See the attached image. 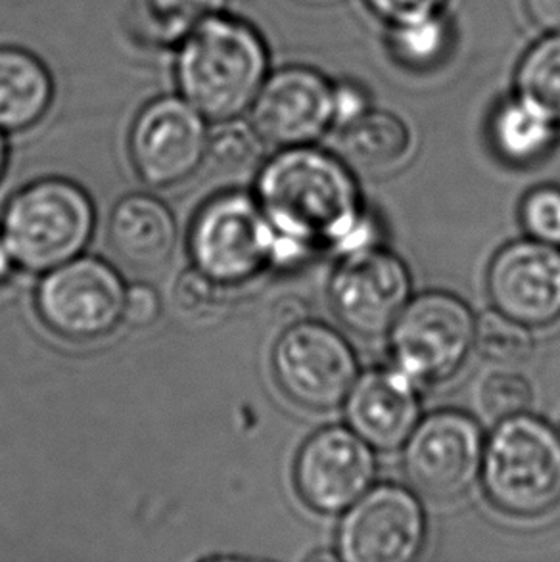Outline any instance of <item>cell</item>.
<instances>
[{"label":"cell","instance_id":"obj_20","mask_svg":"<svg viewBox=\"0 0 560 562\" xmlns=\"http://www.w3.org/2000/svg\"><path fill=\"white\" fill-rule=\"evenodd\" d=\"M557 127L559 123L520 94L503 102L490 125L495 150L515 166H531L547 158L557 143Z\"/></svg>","mask_w":560,"mask_h":562},{"label":"cell","instance_id":"obj_4","mask_svg":"<svg viewBox=\"0 0 560 562\" xmlns=\"http://www.w3.org/2000/svg\"><path fill=\"white\" fill-rule=\"evenodd\" d=\"M94 233V205L79 184L43 179L20 190L2 215V238L14 263L46 273L76 259Z\"/></svg>","mask_w":560,"mask_h":562},{"label":"cell","instance_id":"obj_28","mask_svg":"<svg viewBox=\"0 0 560 562\" xmlns=\"http://www.w3.org/2000/svg\"><path fill=\"white\" fill-rule=\"evenodd\" d=\"M175 302L192 319H208L223 310L225 292L221 282L213 281L200 269H190L177 281Z\"/></svg>","mask_w":560,"mask_h":562},{"label":"cell","instance_id":"obj_9","mask_svg":"<svg viewBox=\"0 0 560 562\" xmlns=\"http://www.w3.org/2000/svg\"><path fill=\"white\" fill-rule=\"evenodd\" d=\"M484 434L474 418L446 409L421 418L403 446V471L415 490L451 502L480 479Z\"/></svg>","mask_w":560,"mask_h":562},{"label":"cell","instance_id":"obj_32","mask_svg":"<svg viewBox=\"0 0 560 562\" xmlns=\"http://www.w3.org/2000/svg\"><path fill=\"white\" fill-rule=\"evenodd\" d=\"M534 23L549 33L560 31V0H524Z\"/></svg>","mask_w":560,"mask_h":562},{"label":"cell","instance_id":"obj_3","mask_svg":"<svg viewBox=\"0 0 560 562\" xmlns=\"http://www.w3.org/2000/svg\"><path fill=\"white\" fill-rule=\"evenodd\" d=\"M488 502L508 517H544L560 505V432L528 411L501 418L480 471Z\"/></svg>","mask_w":560,"mask_h":562},{"label":"cell","instance_id":"obj_6","mask_svg":"<svg viewBox=\"0 0 560 562\" xmlns=\"http://www.w3.org/2000/svg\"><path fill=\"white\" fill-rule=\"evenodd\" d=\"M477 317L461 297L432 290L410 300L390 328L395 367L417 384L451 379L474 348Z\"/></svg>","mask_w":560,"mask_h":562},{"label":"cell","instance_id":"obj_5","mask_svg":"<svg viewBox=\"0 0 560 562\" xmlns=\"http://www.w3.org/2000/svg\"><path fill=\"white\" fill-rule=\"evenodd\" d=\"M197 269L223 286H236L277 259V235L258 200L227 192L210 200L190 228Z\"/></svg>","mask_w":560,"mask_h":562},{"label":"cell","instance_id":"obj_19","mask_svg":"<svg viewBox=\"0 0 560 562\" xmlns=\"http://www.w3.org/2000/svg\"><path fill=\"white\" fill-rule=\"evenodd\" d=\"M411 138L407 125L388 112H365L344 125L340 150L351 168L380 176L402 166L410 158Z\"/></svg>","mask_w":560,"mask_h":562},{"label":"cell","instance_id":"obj_26","mask_svg":"<svg viewBox=\"0 0 560 562\" xmlns=\"http://www.w3.org/2000/svg\"><path fill=\"white\" fill-rule=\"evenodd\" d=\"M478 397L482 409L495 420H501L530 409L534 403V387L530 380L523 374L501 371L485 376L484 382L480 384Z\"/></svg>","mask_w":560,"mask_h":562},{"label":"cell","instance_id":"obj_33","mask_svg":"<svg viewBox=\"0 0 560 562\" xmlns=\"http://www.w3.org/2000/svg\"><path fill=\"white\" fill-rule=\"evenodd\" d=\"M12 266H14V259H12L10 251H8L4 238L0 236V284L7 281L10 273H12Z\"/></svg>","mask_w":560,"mask_h":562},{"label":"cell","instance_id":"obj_2","mask_svg":"<svg viewBox=\"0 0 560 562\" xmlns=\"http://www.w3.org/2000/svg\"><path fill=\"white\" fill-rule=\"evenodd\" d=\"M267 76L269 50L261 33L227 10L208 15L177 43L179 94L210 122L231 123L246 114Z\"/></svg>","mask_w":560,"mask_h":562},{"label":"cell","instance_id":"obj_10","mask_svg":"<svg viewBox=\"0 0 560 562\" xmlns=\"http://www.w3.org/2000/svg\"><path fill=\"white\" fill-rule=\"evenodd\" d=\"M410 269L394 251L357 246L334 269L328 296L344 327L365 338L387 335L410 304Z\"/></svg>","mask_w":560,"mask_h":562},{"label":"cell","instance_id":"obj_8","mask_svg":"<svg viewBox=\"0 0 560 562\" xmlns=\"http://www.w3.org/2000/svg\"><path fill=\"white\" fill-rule=\"evenodd\" d=\"M125 294L115 269L100 259L76 258L46 271L35 305L53 333L89 342L110 335L122 323Z\"/></svg>","mask_w":560,"mask_h":562},{"label":"cell","instance_id":"obj_18","mask_svg":"<svg viewBox=\"0 0 560 562\" xmlns=\"http://www.w3.org/2000/svg\"><path fill=\"white\" fill-rule=\"evenodd\" d=\"M53 99L54 79L43 60L20 46H0V131L30 130Z\"/></svg>","mask_w":560,"mask_h":562},{"label":"cell","instance_id":"obj_14","mask_svg":"<svg viewBox=\"0 0 560 562\" xmlns=\"http://www.w3.org/2000/svg\"><path fill=\"white\" fill-rule=\"evenodd\" d=\"M495 312L528 328L560 321V248L524 238L503 246L488 269Z\"/></svg>","mask_w":560,"mask_h":562},{"label":"cell","instance_id":"obj_29","mask_svg":"<svg viewBox=\"0 0 560 562\" xmlns=\"http://www.w3.org/2000/svg\"><path fill=\"white\" fill-rule=\"evenodd\" d=\"M444 2L446 0H367V4L392 25L421 15L436 14Z\"/></svg>","mask_w":560,"mask_h":562},{"label":"cell","instance_id":"obj_25","mask_svg":"<svg viewBox=\"0 0 560 562\" xmlns=\"http://www.w3.org/2000/svg\"><path fill=\"white\" fill-rule=\"evenodd\" d=\"M228 0H146L148 22L164 41L179 38L208 15L227 10Z\"/></svg>","mask_w":560,"mask_h":562},{"label":"cell","instance_id":"obj_23","mask_svg":"<svg viewBox=\"0 0 560 562\" xmlns=\"http://www.w3.org/2000/svg\"><path fill=\"white\" fill-rule=\"evenodd\" d=\"M474 348L497 366H518L534 353L530 328L508 319L503 313H484L477 319Z\"/></svg>","mask_w":560,"mask_h":562},{"label":"cell","instance_id":"obj_30","mask_svg":"<svg viewBox=\"0 0 560 562\" xmlns=\"http://www.w3.org/2000/svg\"><path fill=\"white\" fill-rule=\"evenodd\" d=\"M159 315V297L150 286L137 284L125 294L123 321L133 327H148Z\"/></svg>","mask_w":560,"mask_h":562},{"label":"cell","instance_id":"obj_17","mask_svg":"<svg viewBox=\"0 0 560 562\" xmlns=\"http://www.w3.org/2000/svg\"><path fill=\"white\" fill-rule=\"evenodd\" d=\"M108 238L123 266L138 273H156L173 256L177 223L158 198L130 194L117 202L110 215Z\"/></svg>","mask_w":560,"mask_h":562},{"label":"cell","instance_id":"obj_13","mask_svg":"<svg viewBox=\"0 0 560 562\" xmlns=\"http://www.w3.org/2000/svg\"><path fill=\"white\" fill-rule=\"evenodd\" d=\"M377 479L374 449L348 426H328L303 443L294 464L302 502L325 517H338L359 502Z\"/></svg>","mask_w":560,"mask_h":562},{"label":"cell","instance_id":"obj_27","mask_svg":"<svg viewBox=\"0 0 560 562\" xmlns=\"http://www.w3.org/2000/svg\"><path fill=\"white\" fill-rule=\"evenodd\" d=\"M520 223L534 240L560 248V187L531 189L520 204Z\"/></svg>","mask_w":560,"mask_h":562},{"label":"cell","instance_id":"obj_15","mask_svg":"<svg viewBox=\"0 0 560 562\" xmlns=\"http://www.w3.org/2000/svg\"><path fill=\"white\" fill-rule=\"evenodd\" d=\"M250 110L254 131L267 145H311L334 123L333 85L315 69H277L267 76Z\"/></svg>","mask_w":560,"mask_h":562},{"label":"cell","instance_id":"obj_11","mask_svg":"<svg viewBox=\"0 0 560 562\" xmlns=\"http://www.w3.org/2000/svg\"><path fill=\"white\" fill-rule=\"evenodd\" d=\"M428 518L411 490L372 486L341 518L336 555L344 562H411L423 553Z\"/></svg>","mask_w":560,"mask_h":562},{"label":"cell","instance_id":"obj_21","mask_svg":"<svg viewBox=\"0 0 560 562\" xmlns=\"http://www.w3.org/2000/svg\"><path fill=\"white\" fill-rule=\"evenodd\" d=\"M449 45L451 27L438 12L394 23L390 33V48L395 60L411 69L438 66L449 50Z\"/></svg>","mask_w":560,"mask_h":562},{"label":"cell","instance_id":"obj_16","mask_svg":"<svg viewBox=\"0 0 560 562\" xmlns=\"http://www.w3.org/2000/svg\"><path fill=\"white\" fill-rule=\"evenodd\" d=\"M344 403L349 428L379 451L403 448L421 420L417 382L397 367L357 376Z\"/></svg>","mask_w":560,"mask_h":562},{"label":"cell","instance_id":"obj_31","mask_svg":"<svg viewBox=\"0 0 560 562\" xmlns=\"http://www.w3.org/2000/svg\"><path fill=\"white\" fill-rule=\"evenodd\" d=\"M334 123L348 125L369 112L367 92L356 83L333 85Z\"/></svg>","mask_w":560,"mask_h":562},{"label":"cell","instance_id":"obj_7","mask_svg":"<svg viewBox=\"0 0 560 562\" xmlns=\"http://www.w3.org/2000/svg\"><path fill=\"white\" fill-rule=\"evenodd\" d=\"M271 361L280 390L303 409L340 407L359 376L348 340L317 321H298L288 327L275 344Z\"/></svg>","mask_w":560,"mask_h":562},{"label":"cell","instance_id":"obj_22","mask_svg":"<svg viewBox=\"0 0 560 562\" xmlns=\"http://www.w3.org/2000/svg\"><path fill=\"white\" fill-rule=\"evenodd\" d=\"M518 94L560 125V31L539 41L524 56L516 76Z\"/></svg>","mask_w":560,"mask_h":562},{"label":"cell","instance_id":"obj_12","mask_svg":"<svg viewBox=\"0 0 560 562\" xmlns=\"http://www.w3.org/2000/svg\"><path fill=\"white\" fill-rule=\"evenodd\" d=\"M210 133L204 115L179 97L144 104L131 127L133 166L144 183L167 189L194 176L205 160Z\"/></svg>","mask_w":560,"mask_h":562},{"label":"cell","instance_id":"obj_24","mask_svg":"<svg viewBox=\"0 0 560 562\" xmlns=\"http://www.w3.org/2000/svg\"><path fill=\"white\" fill-rule=\"evenodd\" d=\"M256 131L243 125H227L215 131L208 140L205 160L210 168L225 177H248L259 168L264 146Z\"/></svg>","mask_w":560,"mask_h":562},{"label":"cell","instance_id":"obj_34","mask_svg":"<svg viewBox=\"0 0 560 562\" xmlns=\"http://www.w3.org/2000/svg\"><path fill=\"white\" fill-rule=\"evenodd\" d=\"M7 161H8V148L7 140L2 137V131H0V179L4 176V171H7Z\"/></svg>","mask_w":560,"mask_h":562},{"label":"cell","instance_id":"obj_1","mask_svg":"<svg viewBox=\"0 0 560 562\" xmlns=\"http://www.w3.org/2000/svg\"><path fill=\"white\" fill-rule=\"evenodd\" d=\"M258 202L277 235V259L356 248L363 200L340 158L313 146L282 148L258 173Z\"/></svg>","mask_w":560,"mask_h":562}]
</instances>
